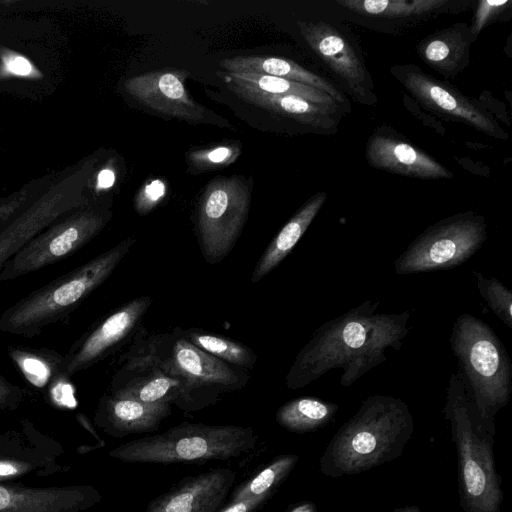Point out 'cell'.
I'll return each mask as SVG.
<instances>
[{
    "label": "cell",
    "mask_w": 512,
    "mask_h": 512,
    "mask_svg": "<svg viewBox=\"0 0 512 512\" xmlns=\"http://www.w3.org/2000/svg\"><path fill=\"white\" fill-rule=\"evenodd\" d=\"M115 174L110 169H103L98 175V187L107 189L114 184Z\"/></svg>",
    "instance_id": "38"
},
{
    "label": "cell",
    "mask_w": 512,
    "mask_h": 512,
    "mask_svg": "<svg viewBox=\"0 0 512 512\" xmlns=\"http://www.w3.org/2000/svg\"><path fill=\"white\" fill-rule=\"evenodd\" d=\"M24 397V390L0 374V410L15 409Z\"/></svg>",
    "instance_id": "35"
},
{
    "label": "cell",
    "mask_w": 512,
    "mask_h": 512,
    "mask_svg": "<svg viewBox=\"0 0 512 512\" xmlns=\"http://www.w3.org/2000/svg\"><path fill=\"white\" fill-rule=\"evenodd\" d=\"M125 354L180 380L194 410L213 404L223 394L242 389L249 380L244 369L229 365L188 341L180 327L163 333H148L145 328H139Z\"/></svg>",
    "instance_id": "6"
},
{
    "label": "cell",
    "mask_w": 512,
    "mask_h": 512,
    "mask_svg": "<svg viewBox=\"0 0 512 512\" xmlns=\"http://www.w3.org/2000/svg\"><path fill=\"white\" fill-rule=\"evenodd\" d=\"M458 465V492L464 512H500L501 477L493 454V437L478 422L460 373H452L444 406Z\"/></svg>",
    "instance_id": "4"
},
{
    "label": "cell",
    "mask_w": 512,
    "mask_h": 512,
    "mask_svg": "<svg viewBox=\"0 0 512 512\" xmlns=\"http://www.w3.org/2000/svg\"><path fill=\"white\" fill-rule=\"evenodd\" d=\"M9 356L25 379L37 389H50L68 377L61 371L63 355L46 349L11 347ZM69 378V377H68Z\"/></svg>",
    "instance_id": "24"
},
{
    "label": "cell",
    "mask_w": 512,
    "mask_h": 512,
    "mask_svg": "<svg viewBox=\"0 0 512 512\" xmlns=\"http://www.w3.org/2000/svg\"><path fill=\"white\" fill-rule=\"evenodd\" d=\"M100 499L90 485L40 488L0 484V512H80Z\"/></svg>",
    "instance_id": "15"
},
{
    "label": "cell",
    "mask_w": 512,
    "mask_h": 512,
    "mask_svg": "<svg viewBox=\"0 0 512 512\" xmlns=\"http://www.w3.org/2000/svg\"><path fill=\"white\" fill-rule=\"evenodd\" d=\"M165 183L155 179L143 186L135 197V209L138 214L149 213L164 197Z\"/></svg>",
    "instance_id": "33"
},
{
    "label": "cell",
    "mask_w": 512,
    "mask_h": 512,
    "mask_svg": "<svg viewBox=\"0 0 512 512\" xmlns=\"http://www.w3.org/2000/svg\"><path fill=\"white\" fill-rule=\"evenodd\" d=\"M339 406L314 397H301L283 404L276 412V422L288 431L306 433L327 425Z\"/></svg>",
    "instance_id": "23"
},
{
    "label": "cell",
    "mask_w": 512,
    "mask_h": 512,
    "mask_svg": "<svg viewBox=\"0 0 512 512\" xmlns=\"http://www.w3.org/2000/svg\"><path fill=\"white\" fill-rule=\"evenodd\" d=\"M171 406L168 403H143L109 393L99 401L94 420L106 434L121 438L156 431L162 420L171 414Z\"/></svg>",
    "instance_id": "17"
},
{
    "label": "cell",
    "mask_w": 512,
    "mask_h": 512,
    "mask_svg": "<svg viewBox=\"0 0 512 512\" xmlns=\"http://www.w3.org/2000/svg\"><path fill=\"white\" fill-rule=\"evenodd\" d=\"M7 68L10 72L17 75H27L32 70L30 62L21 56L12 58L7 64Z\"/></svg>",
    "instance_id": "37"
},
{
    "label": "cell",
    "mask_w": 512,
    "mask_h": 512,
    "mask_svg": "<svg viewBox=\"0 0 512 512\" xmlns=\"http://www.w3.org/2000/svg\"><path fill=\"white\" fill-rule=\"evenodd\" d=\"M120 363V368L112 377L110 394L143 403H168L185 411L194 410L185 385L177 378L125 353Z\"/></svg>",
    "instance_id": "12"
},
{
    "label": "cell",
    "mask_w": 512,
    "mask_h": 512,
    "mask_svg": "<svg viewBox=\"0 0 512 512\" xmlns=\"http://www.w3.org/2000/svg\"><path fill=\"white\" fill-rule=\"evenodd\" d=\"M413 431L414 420L403 400L369 396L333 435L320 458V472L338 478L392 461L401 455Z\"/></svg>",
    "instance_id": "2"
},
{
    "label": "cell",
    "mask_w": 512,
    "mask_h": 512,
    "mask_svg": "<svg viewBox=\"0 0 512 512\" xmlns=\"http://www.w3.org/2000/svg\"><path fill=\"white\" fill-rule=\"evenodd\" d=\"M187 71L156 70L129 78L126 91L141 104L178 119L203 122L204 108L187 92Z\"/></svg>",
    "instance_id": "13"
},
{
    "label": "cell",
    "mask_w": 512,
    "mask_h": 512,
    "mask_svg": "<svg viewBox=\"0 0 512 512\" xmlns=\"http://www.w3.org/2000/svg\"><path fill=\"white\" fill-rule=\"evenodd\" d=\"M298 455L286 454L277 457L266 468L259 472L249 482L242 484L232 494L231 503L268 495L293 470L298 462Z\"/></svg>",
    "instance_id": "28"
},
{
    "label": "cell",
    "mask_w": 512,
    "mask_h": 512,
    "mask_svg": "<svg viewBox=\"0 0 512 512\" xmlns=\"http://www.w3.org/2000/svg\"><path fill=\"white\" fill-rule=\"evenodd\" d=\"M338 4L354 12L385 18L417 16L446 3L445 0H338Z\"/></svg>",
    "instance_id": "27"
},
{
    "label": "cell",
    "mask_w": 512,
    "mask_h": 512,
    "mask_svg": "<svg viewBox=\"0 0 512 512\" xmlns=\"http://www.w3.org/2000/svg\"><path fill=\"white\" fill-rule=\"evenodd\" d=\"M236 480L228 468H216L182 479L155 498L146 512H217Z\"/></svg>",
    "instance_id": "14"
},
{
    "label": "cell",
    "mask_w": 512,
    "mask_h": 512,
    "mask_svg": "<svg viewBox=\"0 0 512 512\" xmlns=\"http://www.w3.org/2000/svg\"><path fill=\"white\" fill-rule=\"evenodd\" d=\"M480 295L492 312L512 329V291L495 277L474 271Z\"/></svg>",
    "instance_id": "30"
},
{
    "label": "cell",
    "mask_w": 512,
    "mask_h": 512,
    "mask_svg": "<svg viewBox=\"0 0 512 512\" xmlns=\"http://www.w3.org/2000/svg\"><path fill=\"white\" fill-rule=\"evenodd\" d=\"M250 204V185L243 177H219L208 184L195 219L198 244L207 263H220L231 252L246 223Z\"/></svg>",
    "instance_id": "9"
},
{
    "label": "cell",
    "mask_w": 512,
    "mask_h": 512,
    "mask_svg": "<svg viewBox=\"0 0 512 512\" xmlns=\"http://www.w3.org/2000/svg\"><path fill=\"white\" fill-rule=\"evenodd\" d=\"M268 495L251 498L235 503H231L228 507L220 512H252L259 507L266 499Z\"/></svg>",
    "instance_id": "36"
},
{
    "label": "cell",
    "mask_w": 512,
    "mask_h": 512,
    "mask_svg": "<svg viewBox=\"0 0 512 512\" xmlns=\"http://www.w3.org/2000/svg\"><path fill=\"white\" fill-rule=\"evenodd\" d=\"M298 26L311 49L351 87L358 88L365 70L347 39L323 22H298Z\"/></svg>",
    "instance_id": "19"
},
{
    "label": "cell",
    "mask_w": 512,
    "mask_h": 512,
    "mask_svg": "<svg viewBox=\"0 0 512 512\" xmlns=\"http://www.w3.org/2000/svg\"><path fill=\"white\" fill-rule=\"evenodd\" d=\"M392 512H420V509L416 505H411V506H405L402 508H397Z\"/></svg>",
    "instance_id": "40"
},
{
    "label": "cell",
    "mask_w": 512,
    "mask_h": 512,
    "mask_svg": "<svg viewBox=\"0 0 512 512\" xmlns=\"http://www.w3.org/2000/svg\"><path fill=\"white\" fill-rule=\"evenodd\" d=\"M105 225L99 215H87L48 231L11 257L0 271V282L9 281L64 260L96 236Z\"/></svg>",
    "instance_id": "11"
},
{
    "label": "cell",
    "mask_w": 512,
    "mask_h": 512,
    "mask_svg": "<svg viewBox=\"0 0 512 512\" xmlns=\"http://www.w3.org/2000/svg\"><path fill=\"white\" fill-rule=\"evenodd\" d=\"M368 162L378 169L421 179L450 178L435 159L411 144L388 136H374L366 149Z\"/></svg>",
    "instance_id": "18"
},
{
    "label": "cell",
    "mask_w": 512,
    "mask_h": 512,
    "mask_svg": "<svg viewBox=\"0 0 512 512\" xmlns=\"http://www.w3.org/2000/svg\"><path fill=\"white\" fill-rule=\"evenodd\" d=\"M487 239L484 217L473 212L428 227L395 260L397 275L448 270L471 258Z\"/></svg>",
    "instance_id": "8"
},
{
    "label": "cell",
    "mask_w": 512,
    "mask_h": 512,
    "mask_svg": "<svg viewBox=\"0 0 512 512\" xmlns=\"http://www.w3.org/2000/svg\"><path fill=\"white\" fill-rule=\"evenodd\" d=\"M257 438L248 427L182 423L165 432L124 443L109 455L128 463L229 460L254 449Z\"/></svg>",
    "instance_id": "7"
},
{
    "label": "cell",
    "mask_w": 512,
    "mask_h": 512,
    "mask_svg": "<svg viewBox=\"0 0 512 512\" xmlns=\"http://www.w3.org/2000/svg\"><path fill=\"white\" fill-rule=\"evenodd\" d=\"M228 74L241 84L266 94L294 95L326 106H332L335 103L332 97L321 90L283 78L253 73Z\"/></svg>",
    "instance_id": "26"
},
{
    "label": "cell",
    "mask_w": 512,
    "mask_h": 512,
    "mask_svg": "<svg viewBox=\"0 0 512 512\" xmlns=\"http://www.w3.org/2000/svg\"><path fill=\"white\" fill-rule=\"evenodd\" d=\"M401 81L418 100L432 110L468 123L494 137L500 132L493 119L471 100L420 70L403 72Z\"/></svg>",
    "instance_id": "16"
},
{
    "label": "cell",
    "mask_w": 512,
    "mask_h": 512,
    "mask_svg": "<svg viewBox=\"0 0 512 512\" xmlns=\"http://www.w3.org/2000/svg\"><path fill=\"white\" fill-rule=\"evenodd\" d=\"M40 463L23 456H0V481L20 478L39 466Z\"/></svg>",
    "instance_id": "32"
},
{
    "label": "cell",
    "mask_w": 512,
    "mask_h": 512,
    "mask_svg": "<svg viewBox=\"0 0 512 512\" xmlns=\"http://www.w3.org/2000/svg\"><path fill=\"white\" fill-rule=\"evenodd\" d=\"M510 3L509 0L480 1L475 15L473 32L479 33L493 16L499 15Z\"/></svg>",
    "instance_id": "34"
},
{
    "label": "cell",
    "mask_w": 512,
    "mask_h": 512,
    "mask_svg": "<svg viewBox=\"0 0 512 512\" xmlns=\"http://www.w3.org/2000/svg\"><path fill=\"white\" fill-rule=\"evenodd\" d=\"M188 341L207 354L242 369L254 367L257 355L246 345L199 328L182 329Z\"/></svg>",
    "instance_id": "25"
},
{
    "label": "cell",
    "mask_w": 512,
    "mask_h": 512,
    "mask_svg": "<svg viewBox=\"0 0 512 512\" xmlns=\"http://www.w3.org/2000/svg\"><path fill=\"white\" fill-rule=\"evenodd\" d=\"M449 340L476 418L494 436L495 416L512 392L507 350L486 322L469 313L456 318Z\"/></svg>",
    "instance_id": "3"
},
{
    "label": "cell",
    "mask_w": 512,
    "mask_h": 512,
    "mask_svg": "<svg viewBox=\"0 0 512 512\" xmlns=\"http://www.w3.org/2000/svg\"><path fill=\"white\" fill-rule=\"evenodd\" d=\"M219 65L228 73L269 75L308 85L325 92L334 101L344 102L340 92L331 83L289 59L268 56H236L221 60Z\"/></svg>",
    "instance_id": "20"
},
{
    "label": "cell",
    "mask_w": 512,
    "mask_h": 512,
    "mask_svg": "<svg viewBox=\"0 0 512 512\" xmlns=\"http://www.w3.org/2000/svg\"><path fill=\"white\" fill-rule=\"evenodd\" d=\"M325 192L312 196L282 227L259 258L251 275L257 283L275 269L292 251L326 201Z\"/></svg>",
    "instance_id": "21"
},
{
    "label": "cell",
    "mask_w": 512,
    "mask_h": 512,
    "mask_svg": "<svg viewBox=\"0 0 512 512\" xmlns=\"http://www.w3.org/2000/svg\"><path fill=\"white\" fill-rule=\"evenodd\" d=\"M240 149L235 145L218 146L211 149L196 150L189 155L190 163L199 170L216 169L233 163Z\"/></svg>",
    "instance_id": "31"
},
{
    "label": "cell",
    "mask_w": 512,
    "mask_h": 512,
    "mask_svg": "<svg viewBox=\"0 0 512 512\" xmlns=\"http://www.w3.org/2000/svg\"><path fill=\"white\" fill-rule=\"evenodd\" d=\"M228 88L245 101L305 124L320 126L329 107L313 103L294 95H271L247 87L227 74L224 78Z\"/></svg>",
    "instance_id": "22"
},
{
    "label": "cell",
    "mask_w": 512,
    "mask_h": 512,
    "mask_svg": "<svg viewBox=\"0 0 512 512\" xmlns=\"http://www.w3.org/2000/svg\"><path fill=\"white\" fill-rule=\"evenodd\" d=\"M379 304L365 300L316 329L292 363L286 386L304 388L331 369H341L340 383L348 387L384 363L386 351H399L409 333L410 312L380 313Z\"/></svg>",
    "instance_id": "1"
},
{
    "label": "cell",
    "mask_w": 512,
    "mask_h": 512,
    "mask_svg": "<svg viewBox=\"0 0 512 512\" xmlns=\"http://www.w3.org/2000/svg\"><path fill=\"white\" fill-rule=\"evenodd\" d=\"M466 45L456 34L444 33L423 42L422 58L434 68L451 72L464 56Z\"/></svg>",
    "instance_id": "29"
},
{
    "label": "cell",
    "mask_w": 512,
    "mask_h": 512,
    "mask_svg": "<svg viewBox=\"0 0 512 512\" xmlns=\"http://www.w3.org/2000/svg\"><path fill=\"white\" fill-rule=\"evenodd\" d=\"M152 302L150 296L137 297L105 317L63 355L61 371L70 378L110 355L140 328Z\"/></svg>",
    "instance_id": "10"
},
{
    "label": "cell",
    "mask_w": 512,
    "mask_h": 512,
    "mask_svg": "<svg viewBox=\"0 0 512 512\" xmlns=\"http://www.w3.org/2000/svg\"><path fill=\"white\" fill-rule=\"evenodd\" d=\"M288 512H317L316 506L314 503L310 501H303L297 503L291 510Z\"/></svg>",
    "instance_id": "39"
},
{
    "label": "cell",
    "mask_w": 512,
    "mask_h": 512,
    "mask_svg": "<svg viewBox=\"0 0 512 512\" xmlns=\"http://www.w3.org/2000/svg\"><path fill=\"white\" fill-rule=\"evenodd\" d=\"M128 237L7 308L0 315V331L31 338L68 317L103 284L134 245Z\"/></svg>",
    "instance_id": "5"
}]
</instances>
